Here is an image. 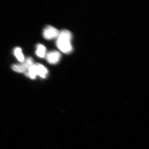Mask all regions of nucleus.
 <instances>
[{"label": "nucleus", "instance_id": "obj_1", "mask_svg": "<svg viewBox=\"0 0 149 149\" xmlns=\"http://www.w3.org/2000/svg\"><path fill=\"white\" fill-rule=\"evenodd\" d=\"M72 35L71 32L68 30H63L60 32L56 41V45L61 52L68 54L72 50L71 40Z\"/></svg>", "mask_w": 149, "mask_h": 149}, {"label": "nucleus", "instance_id": "obj_2", "mask_svg": "<svg viewBox=\"0 0 149 149\" xmlns=\"http://www.w3.org/2000/svg\"><path fill=\"white\" fill-rule=\"evenodd\" d=\"M34 63L33 58L31 57H29L22 64L13 65L12 67V68L15 72L22 73L27 72L29 68Z\"/></svg>", "mask_w": 149, "mask_h": 149}, {"label": "nucleus", "instance_id": "obj_3", "mask_svg": "<svg viewBox=\"0 0 149 149\" xmlns=\"http://www.w3.org/2000/svg\"><path fill=\"white\" fill-rule=\"evenodd\" d=\"M59 33V31L55 27L48 26L44 29L43 35L46 40H51L58 37Z\"/></svg>", "mask_w": 149, "mask_h": 149}, {"label": "nucleus", "instance_id": "obj_4", "mask_svg": "<svg viewBox=\"0 0 149 149\" xmlns=\"http://www.w3.org/2000/svg\"><path fill=\"white\" fill-rule=\"evenodd\" d=\"M61 55L57 51H52L47 54L46 58L49 63L52 64H56L59 61Z\"/></svg>", "mask_w": 149, "mask_h": 149}, {"label": "nucleus", "instance_id": "obj_5", "mask_svg": "<svg viewBox=\"0 0 149 149\" xmlns=\"http://www.w3.org/2000/svg\"><path fill=\"white\" fill-rule=\"evenodd\" d=\"M25 75L32 79H35L37 74V64H33L25 72Z\"/></svg>", "mask_w": 149, "mask_h": 149}, {"label": "nucleus", "instance_id": "obj_6", "mask_svg": "<svg viewBox=\"0 0 149 149\" xmlns=\"http://www.w3.org/2000/svg\"><path fill=\"white\" fill-rule=\"evenodd\" d=\"M37 74L43 78H46L48 74L47 69L45 67L41 64H37Z\"/></svg>", "mask_w": 149, "mask_h": 149}, {"label": "nucleus", "instance_id": "obj_7", "mask_svg": "<svg viewBox=\"0 0 149 149\" xmlns=\"http://www.w3.org/2000/svg\"><path fill=\"white\" fill-rule=\"evenodd\" d=\"M46 49L45 47L41 44L37 45V50L36 54L37 56L41 58H43L45 56Z\"/></svg>", "mask_w": 149, "mask_h": 149}, {"label": "nucleus", "instance_id": "obj_8", "mask_svg": "<svg viewBox=\"0 0 149 149\" xmlns=\"http://www.w3.org/2000/svg\"><path fill=\"white\" fill-rule=\"evenodd\" d=\"M15 56L17 59L19 61L23 62L24 61V58L22 53V51L21 48L19 47H17L14 49Z\"/></svg>", "mask_w": 149, "mask_h": 149}]
</instances>
